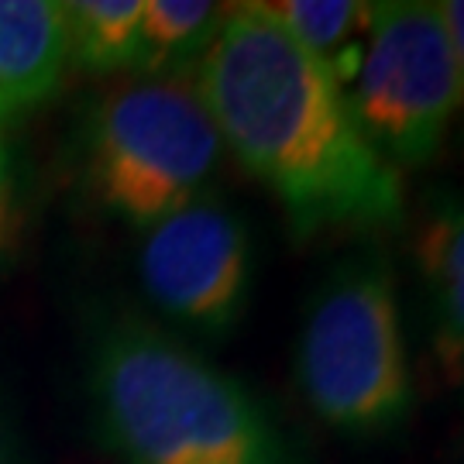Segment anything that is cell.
<instances>
[{"mask_svg": "<svg viewBox=\"0 0 464 464\" xmlns=\"http://www.w3.org/2000/svg\"><path fill=\"white\" fill-rule=\"evenodd\" d=\"M189 80L224 151L266 186L296 241L406 224L402 172L358 128L348 90L268 7L227 4Z\"/></svg>", "mask_w": 464, "mask_h": 464, "instance_id": "cell-1", "label": "cell"}, {"mask_svg": "<svg viewBox=\"0 0 464 464\" xmlns=\"http://www.w3.org/2000/svg\"><path fill=\"white\" fill-rule=\"evenodd\" d=\"M90 392L121 464H306L245 382L141 316L97 331Z\"/></svg>", "mask_w": 464, "mask_h": 464, "instance_id": "cell-2", "label": "cell"}, {"mask_svg": "<svg viewBox=\"0 0 464 464\" xmlns=\"http://www.w3.org/2000/svg\"><path fill=\"white\" fill-rule=\"evenodd\" d=\"M296 382L316 420L351 440L392 437L413 416L396 272L379 245L337 258L314 285L296 337Z\"/></svg>", "mask_w": 464, "mask_h": 464, "instance_id": "cell-3", "label": "cell"}, {"mask_svg": "<svg viewBox=\"0 0 464 464\" xmlns=\"http://www.w3.org/2000/svg\"><path fill=\"white\" fill-rule=\"evenodd\" d=\"M220 159L224 141L189 76L128 80L86 117V189L138 231L207 197Z\"/></svg>", "mask_w": 464, "mask_h": 464, "instance_id": "cell-4", "label": "cell"}, {"mask_svg": "<svg viewBox=\"0 0 464 464\" xmlns=\"http://www.w3.org/2000/svg\"><path fill=\"white\" fill-rule=\"evenodd\" d=\"M348 103L375 151L399 172L440 155L464 111V69L433 0L372 4Z\"/></svg>", "mask_w": 464, "mask_h": 464, "instance_id": "cell-5", "label": "cell"}, {"mask_svg": "<svg viewBox=\"0 0 464 464\" xmlns=\"http://www.w3.org/2000/svg\"><path fill=\"white\" fill-rule=\"evenodd\" d=\"M251 234L237 210L214 197L141 231V293L169 324L197 337H227L251 299Z\"/></svg>", "mask_w": 464, "mask_h": 464, "instance_id": "cell-6", "label": "cell"}, {"mask_svg": "<svg viewBox=\"0 0 464 464\" xmlns=\"http://www.w3.org/2000/svg\"><path fill=\"white\" fill-rule=\"evenodd\" d=\"M433 362L448 385H464V193L433 189L413 227Z\"/></svg>", "mask_w": 464, "mask_h": 464, "instance_id": "cell-7", "label": "cell"}, {"mask_svg": "<svg viewBox=\"0 0 464 464\" xmlns=\"http://www.w3.org/2000/svg\"><path fill=\"white\" fill-rule=\"evenodd\" d=\"M66 69L63 4L0 0V131L49 103L66 80Z\"/></svg>", "mask_w": 464, "mask_h": 464, "instance_id": "cell-8", "label": "cell"}, {"mask_svg": "<svg viewBox=\"0 0 464 464\" xmlns=\"http://www.w3.org/2000/svg\"><path fill=\"white\" fill-rule=\"evenodd\" d=\"M224 7L214 0H145L138 69L145 76H189L217 34Z\"/></svg>", "mask_w": 464, "mask_h": 464, "instance_id": "cell-9", "label": "cell"}, {"mask_svg": "<svg viewBox=\"0 0 464 464\" xmlns=\"http://www.w3.org/2000/svg\"><path fill=\"white\" fill-rule=\"evenodd\" d=\"M69 34V66L86 72L138 69V34L145 0H72L63 4Z\"/></svg>", "mask_w": 464, "mask_h": 464, "instance_id": "cell-10", "label": "cell"}, {"mask_svg": "<svg viewBox=\"0 0 464 464\" xmlns=\"http://www.w3.org/2000/svg\"><path fill=\"white\" fill-rule=\"evenodd\" d=\"M268 14L296 38L306 52L334 69L341 80L348 63H362L365 34L372 24V4L362 0H276L266 4Z\"/></svg>", "mask_w": 464, "mask_h": 464, "instance_id": "cell-11", "label": "cell"}, {"mask_svg": "<svg viewBox=\"0 0 464 464\" xmlns=\"http://www.w3.org/2000/svg\"><path fill=\"white\" fill-rule=\"evenodd\" d=\"M21 237V199H17V169L7 134L0 131V266L11 262Z\"/></svg>", "mask_w": 464, "mask_h": 464, "instance_id": "cell-12", "label": "cell"}, {"mask_svg": "<svg viewBox=\"0 0 464 464\" xmlns=\"http://www.w3.org/2000/svg\"><path fill=\"white\" fill-rule=\"evenodd\" d=\"M437 7H440V17H444L454 52H458V63L464 69V0H440Z\"/></svg>", "mask_w": 464, "mask_h": 464, "instance_id": "cell-13", "label": "cell"}, {"mask_svg": "<svg viewBox=\"0 0 464 464\" xmlns=\"http://www.w3.org/2000/svg\"><path fill=\"white\" fill-rule=\"evenodd\" d=\"M0 464H11V454H7V444H4V430H0Z\"/></svg>", "mask_w": 464, "mask_h": 464, "instance_id": "cell-14", "label": "cell"}]
</instances>
